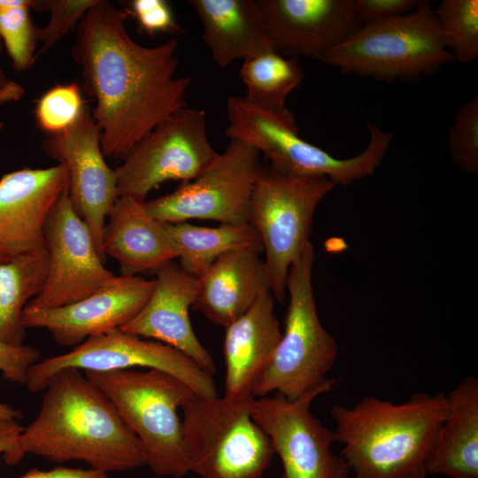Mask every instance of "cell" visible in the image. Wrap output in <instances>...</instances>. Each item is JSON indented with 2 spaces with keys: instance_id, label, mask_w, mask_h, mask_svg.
Masks as SVG:
<instances>
[{
  "instance_id": "obj_1",
  "label": "cell",
  "mask_w": 478,
  "mask_h": 478,
  "mask_svg": "<svg viewBox=\"0 0 478 478\" xmlns=\"http://www.w3.org/2000/svg\"><path fill=\"white\" fill-rule=\"evenodd\" d=\"M127 16L97 0L79 22L71 50L83 90L96 102L91 113L103 153L123 159L157 125L186 107L190 83L175 75L178 41L141 45L127 31Z\"/></svg>"
},
{
  "instance_id": "obj_2",
  "label": "cell",
  "mask_w": 478,
  "mask_h": 478,
  "mask_svg": "<svg viewBox=\"0 0 478 478\" xmlns=\"http://www.w3.org/2000/svg\"><path fill=\"white\" fill-rule=\"evenodd\" d=\"M44 391L37 416L20 436L26 454L58 463L79 460L107 474L146 466L138 438L81 370H59Z\"/></svg>"
},
{
  "instance_id": "obj_3",
  "label": "cell",
  "mask_w": 478,
  "mask_h": 478,
  "mask_svg": "<svg viewBox=\"0 0 478 478\" xmlns=\"http://www.w3.org/2000/svg\"><path fill=\"white\" fill-rule=\"evenodd\" d=\"M447 411L443 393H416L398 404L366 397L352 406L334 405L330 413L353 478H426Z\"/></svg>"
},
{
  "instance_id": "obj_4",
  "label": "cell",
  "mask_w": 478,
  "mask_h": 478,
  "mask_svg": "<svg viewBox=\"0 0 478 478\" xmlns=\"http://www.w3.org/2000/svg\"><path fill=\"white\" fill-rule=\"evenodd\" d=\"M228 124L225 135L256 148L273 169L292 176H325L335 186H346L372 175L385 157L392 135L367 123L366 148L350 158H336L299 136L295 115L287 108L273 111L258 107L244 96L227 102Z\"/></svg>"
},
{
  "instance_id": "obj_5",
  "label": "cell",
  "mask_w": 478,
  "mask_h": 478,
  "mask_svg": "<svg viewBox=\"0 0 478 478\" xmlns=\"http://www.w3.org/2000/svg\"><path fill=\"white\" fill-rule=\"evenodd\" d=\"M83 373L112 401L138 438L146 466L155 474L180 478L190 472L178 413L196 394L186 383L157 369Z\"/></svg>"
},
{
  "instance_id": "obj_6",
  "label": "cell",
  "mask_w": 478,
  "mask_h": 478,
  "mask_svg": "<svg viewBox=\"0 0 478 478\" xmlns=\"http://www.w3.org/2000/svg\"><path fill=\"white\" fill-rule=\"evenodd\" d=\"M254 399L194 394L182 404V437L190 472L201 478L262 477L275 452L269 436L251 416Z\"/></svg>"
},
{
  "instance_id": "obj_7",
  "label": "cell",
  "mask_w": 478,
  "mask_h": 478,
  "mask_svg": "<svg viewBox=\"0 0 478 478\" xmlns=\"http://www.w3.org/2000/svg\"><path fill=\"white\" fill-rule=\"evenodd\" d=\"M314 259V248L309 242L289 268L284 331L254 389L255 398L275 392L295 400L309 391L338 382L327 377L335 363L338 345L317 312L312 278Z\"/></svg>"
},
{
  "instance_id": "obj_8",
  "label": "cell",
  "mask_w": 478,
  "mask_h": 478,
  "mask_svg": "<svg viewBox=\"0 0 478 478\" xmlns=\"http://www.w3.org/2000/svg\"><path fill=\"white\" fill-rule=\"evenodd\" d=\"M320 61L344 73L392 81L434 75L454 58L429 2L420 1L405 15L362 25Z\"/></svg>"
},
{
  "instance_id": "obj_9",
  "label": "cell",
  "mask_w": 478,
  "mask_h": 478,
  "mask_svg": "<svg viewBox=\"0 0 478 478\" xmlns=\"http://www.w3.org/2000/svg\"><path fill=\"white\" fill-rule=\"evenodd\" d=\"M335 187L325 176L299 177L263 166L254 185L249 224L265 253L270 289L282 302L291 265L311 242L315 210Z\"/></svg>"
},
{
  "instance_id": "obj_10",
  "label": "cell",
  "mask_w": 478,
  "mask_h": 478,
  "mask_svg": "<svg viewBox=\"0 0 478 478\" xmlns=\"http://www.w3.org/2000/svg\"><path fill=\"white\" fill-rule=\"evenodd\" d=\"M219 154L208 139L205 112L181 108L148 133L114 169L118 197L145 202L166 181L194 180Z\"/></svg>"
},
{
  "instance_id": "obj_11",
  "label": "cell",
  "mask_w": 478,
  "mask_h": 478,
  "mask_svg": "<svg viewBox=\"0 0 478 478\" xmlns=\"http://www.w3.org/2000/svg\"><path fill=\"white\" fill-rule=\"evenodd\" d=\"M260 152L238 139L199 176L173 192L145 201L149 213L161 222L208 220L220 224L249 222L254 185L262 171Z\"/></svg>"
},
{
  "instance_id": "obj_12",
  "label": "cell",
  "mask_w": 478,
  "mask_h": 478,
  "mask_svg": "<svg viewBox=\"0 0 478 478\" xmlns=\"http://www.w3.org/2000/svg\"><path fill=\"white\" fill-rule=\"evenodd\" d=\"M67 367L97 372L133 367L157 369L180 379L197 395L218 396L212 375L186 355L120 328L91 336L66 353L40 359L30 367L26 386L31 392L43 391L50 379Z\"/></svg>"
},
{
  "instance_id": "obj_13",
  "label": "cell",
  "mask_w": 478,
  "mask_h": 478,
  "mask_svg": "<svg viewBox=\"0 0 478 478\" xmlns=\"http://www.w3.org/2000/svg\"><path fill=\"white\" fill-rule=\"evenodd\" d=\"M336 384L322 386L295 400L275 394L252 401L251 416L269 436L281 459V478H350L346 461L332 450L334 431L311 411L312 401Z\"/></svg>"
},
{
  "instance_id": "obj_14",
  "label": "cell",
  "mask_w": 478,
  "mask_h": 478,
  "mask_svg": "<svg viewBox=\"0 0 478 478\" xmlns=\"http://www.w3.org/2000/svg\"><path fill=\"white\" fill-rule=\"evenodd\" d=\"M49 253L47 279L26 308L50 309L75 303L113 284L118 276L103 264L86 223L68 191L50 210L43 226Z\"/></svg>"
},
{
  "instance_id": "obj_15",
  "label": "cell",
  "mask_w": 478,
  "mask_h": 478,
  "mask_svg": "<svg viewBox=\"0 0 478 478\" xmlns=\"http://www.w3.org/2000/svg\"><path fill=\"white\" fill-rule=\"evenodd\" d=\"M100 139L99 127L87 107L69 128L47 135L42 147L47 156L66 167L73 207L89 227L104 260L105 220L118 193L114 169L104 159Z\"/></svg>"
},
{
  "instance_id": "obj_16",
  "label": "cell",
  "mask_w": 478,
  "mask_h": 478,
  "mask_svg": "<svg viewBox=\"0 0 478 478\" xmlns=\"http://www.w3.org/2000/svg\"><path fill=\"white\" fill-rule=\"evenodd\" d=\"M267 37L279 54L321 60L362 25L354 0H257Z\"/></svg>"
},
{
  "instance_id": "obj_17",
  "label": "cell",
  "mask_w": 478,
  "mask_h": 478,
  "mask_svg": "<svg viewBox=\"0 0 478 478\" xmlns=\"http://www.w3.org/2000/svg\"><path fill=\"white\" fill-rule=\"evenodd\" d=\"M155 280L118 276L111 286L75 303L50 309L25 308L26 328H41L63 346L75 347L88 338L129 322L148 301Z\"/></svg>"
},
{
  "instance_id": "obj_18",
  "label": "cell",
  "mask_w": 478,
  "mask_h": 478,
  "mask_svg": "<svg viewBox=\"0 0 478 478\" xmlns=\"http://www.w3.org/2000/svg\"><path fill=\"white\" fill-rule=\"evenodd\" d=\"M62 164L47 168L24 167L0 178V262L42 245L46 217L68 191Z\"/></svg>"
},
{
  "instance_id": "obj_19",
  "label": "cell",
  "mask_w": 478,
  "mask_h": 478,
  "mask_svg": "<svg viewBox=\"0 0 478 478\" xmlns=\"http://www.w3.org/2000/svg\"><path fill=\"white\" fill-rule=\"evenodd\" d=\"M154 280L146 304L120 329L169 345L213 376L214 359L197 337L189 319L197 293V277L171 261L156 271Z\"/></svg>"
},
{
  "instance_id": "obj_20",
  "label": "cell",
  "mask_w": 478,
  "mask_h": 478,
  "mask_svg": "<svg viewBox=\"0 0 478 478\" xmlns=\"http://www.w3.org/2000/svg\"><path fill=\"white\" fill-rule=\"evenodd\" d=\"M274 297L263 290L253 305L225 327L224 397L232 401L254 399V389L270 364L282 332L274 312Z\"/></svg>"
},
{
  "instance_id": "obj_21",
  "label": "cell",
  "mask_w": 478,
  "mask_h": 478,
  "mask_svg": "<svg viewBox=\"0 0 478 478\" xmlns=\"http://www.w3.org/2000/svg\"><path fill=\"white\" fill-rule=\"evenodd\" d=\"M261 251L235 249L214 259L197 276L192 309L224 328L242 316L263 290L270 289Z\"/></svg>"
},
{
  "instance_id": "obj_22",
  "label": "cell",
  "mask_w": 478,
  "mask_h": 478,
  "mask_svg": "<svg viewBox=\"0 0 478 478\" xmlns=\"http://www.w3.org/2000/svg\"><path fill=\"white\" fill-rule=\"evenodd\" d=\"M105 223L102 253L113 258L123 276L158 271L177 258L160 221L147 211L145 202L118 197Z\"/></svg>"
},
{
  "instance_id": "obj_23",
  "label": "cell",
  "mask_w": 478,
  "mask_h": 478,
  "mask_svg": "<svg viewBox=\"0 0 478 478\" xmlns=\"http://www.w3.org/2000/svg\"><path fill=\"white\" fill-rule=\"evenodd\" d=\"M203 40L221 68L274 50L255 0H190Z\"/></svg>"
},
{
  "instance_id": "obj_24",
  "label": "cell",
  "mask_w": 478,
  "mask_h": 478,
  "mask_svg": "<svg viewBox=\"0 0 478 478\" xmlns=\"http://www.w3.org/2000/svg\"><path fill=\"white\" fill-rule=\"evenodd\" d=\"M447 414L427 460V473L478 478V380L466 376L447 395Z\"/></svg>"
},
{
  "instance_id": "obj_25",
  "label": "cell",
  "mask_w": 478,
  "mask_h": 478,
  "mask_svg": "<svg viewBox=\"0 0 478 478\" xmlns=\"http://www.w3.org/2000/svg\"><path fill=\"white\" fill-rule=\"evenodd\" d=\"M49 268L44 243L8 261L0 262V341L23 345V313L28 302L43 289Z\"/></svg>"
},
{
  "instance_id": "obj_26",
  "label": "cell",
  "mask_w": 478,
  "mask_h": 478,
  "mask_svg": "<svg viewBox=\"0 0 478 478\" xmlns=\"http://www.w3.org/2000/svg\"><path fill=\"white\" fill-rule=\"evenodd\" d=\"M161 224L176 252L179 266L196 277L227 251L245 247L262 248L258 235L249 223L220 224L213 227L187 221Z\"/></svg>"
},
{
  "instance_id": "obj_27",
  "label": "cell",
  "mask_w": 478,
  "mask_h": 478,
  "mask_svg": "<svg viewBox=\"0 0 478 478\" xmlns=\"http://www.w3.org/2000/svg\"><path fill=\"white\" fill-rule=\"evenodd\" d=\"M245 87L244 98L267 110L285 109L289 94L305 77L299 62L271 50L243 62L239 73Z\"/></svg>"
},
{
  "instance_id": "obj_28",
  "label": "cell",
  "mask_w": 478,
  "mask_h": 478,
  "mask_svg": "<svg viewBox=\"0 0 478 478\" xmlns=\"http://www.w3.org/2000/svg\"><path fill=\"white\" fill-rule=\"evenodd\" d=\"M433 11L454 60L474 61L478 58V1L443 0Z\"/></svg>"
},
{
  "instance_id": "obj_29",
  "label": "cell",
  "mask_w": 478,
  "mask_h": 478,
  "mask_svg": "<svg viewBox=\"0 0 478 478\" xmlns=\"http://www.w3.org/2000/svg\"><path fill=\"white\" fill-rule=\"evenodd\" d=\"M33 0H0V38L17 72L35 62L38 27L31 17Z\"/></svg>"
},
{
  "instance_id": "obj_30",
  "label": "cell",
  "mask_w": 478,
  "mask_h": 478,
  "mask_svg": "<svg viewBox=\"0 0 478 478\" xmlns=\"http://www.w3.org/2000/svg\"><path fill=\"white\" fill-rule=\"evenodd\" d=\"M87 108L77 82L58 84L45 91L35 102V118L47 135L73 126Z\"/></svg>"
},
{
  "instance_id": "obj_31",
  "label": "cell",
  "mask_w": 478,
  "mask_h": 478,
  "mask_svg": "<svg viewBox=\"0 0 478 478\" xmlns=\"http://www.w3.org/2000/svg\"><path fill=\"white\" fill-rule=\"evenodd\" d=\"M448 146L454 163L468 173H478L477 95L459 109L449 131Z\"/></svg>"
},
{
  "instance_id": "obj_32",
  "label": "cell",
  "mask_w": 478,
  "mask_h": 478,
  "mask_svg": "<svg viewBox=\"0 0 478 478\" xmlns=\"http://www.w3.org/2000/svg\"><path fill=\"white\" fill-rule=\"evenodd\" d=\"M97 0H33L32 9L50 13L43 27H38V42L45 52L73 30Z\"/></svg>"
},
{
  "instance_id": "obj_33",
  "label": "cell",
  "mask_w": 478,
  "mask_h": 478,
  "mask_svg": "<svg viewBox=\"0 0 478 478\" xmlns=\"http://www.w3.org/2000/svg\"><path fill=\"white\" fill-rule=\"evenodd\" d=\"M127 12L135 19L140 29L150 36L180 29L170 4L165 0H132Z\"/></svg>"
},
{
  "instance_id": "obj_34",
  "label": "cell",
  "mask_w": 478,
  "mask_h": 478,
  "mask_svg": "<svg viewBox=\"0 0 478 478\" xmlns=\"http://www.w3.org/2000/svg\"><path fill=\"white\" fill-rule=\"evenodd\" d=\"M41 359L35 347L11 345L0 341V373L11 382L26 385L30 367Z\"/></svg>"
},
{
  "instance_id": "obj_35",
  "label": "cell",
  "mask_w": 478,
  "mask_h": 478,
  "mask_svg": "<svg viewBox=\"0 0 478 478\" xmlns=\"http://www.w3.org/2000/svg\"><path fill=\"white\" fill-rule=\"evenodd\" d=\"M420 0H354L361 25L388 20L412 12Z\"/></svg>"
},
{
  "instance_id": "obj_36",
  "label": "cell",
  "mask_w": 478,
  "mask_h": 478,
  "mask_svg": "<svg viewBox=\"0 0 478 478\" xmlns=\"http://www.w3.org/2000/svg\"><path fill=\"white\" fill-rule=\"evenodd\" d=\"M23 430L16 420H0V453L7 465L18 464L26 455L20 442Z\"/></svg>"
},
{
  "instance_id": "obj_37",
  "label": "cell",
  "mask_w": 478,
  "mask_h": 478,
  "mask_svg": "<svg viewBox=\"0 0 478 478\" xmlns=\"http://www.w3.org/2000/svg\"><path fill=\"white\" fill-rule=\"evenodd\" d=\"M17 478H109L108 474L94 468L57 466L50 470L32 468Z\"/></svg>"
},
{
  "instance_id": "obj_38",
  "label": "cell",
  "mask_w": 478,
  "mask_h": 478,
  "mask_svg": "<svg viewBox=\"0 0 478 478\" xmlns=\"http://www.w3.org/2000/svg\"><path fill=\"white\" fill-rule=\"evenodd\" d=\"M3 42L0 38V55ZM25 88L9 78L0 66V105L19 101L25 95Z\"/></svg>"
},
{
  "instance_id": "obj_39",
  "label": "cell",
  "mask_w": 478,
  "mask_h": 478,
  "mask_svg": "<svg viewBox=\"0 0 478 478\" xmlns=\"http://www.w3.org/2000/svg\"><path fill=\"white\" fill-rule=\"evenodd\" d=\"M22 418L21 412L0 399V420H16Z\"/></svg>"
},
{
  "instance_id": "obj_40",
  "label": "cell",
  "mask_w": 478,
  "mask_h": 478,
  "mask_svg": "<svg viewBox=\"0 0 478 478\" xmlns=\"http://www.w3.org/2000/svg\"><path fill=\"white\" fill-rule=\"evenodd\" d=\"M3 127H4V123L0 120V131L2 130Z\"/></svg>"
}]
</instances>
